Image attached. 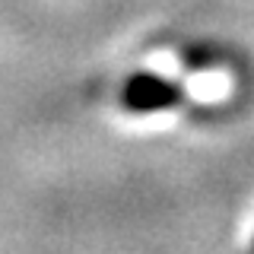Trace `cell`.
<instances>
[{
  "mask_svg": "<svg viewBox=\"0 0 254 254\" xmlns=\"http://www.w3.org/2000/svg\"><path fill=\"white\" fill-rule=\"evenodd\" d=\"M181 99H185V89L159 73H133L121 86V108L133 111V115L169 111L175 105H181Z\"/></svg>",
  "mask_w": 254,
  "mask_h": 254,
  "instance_id": "obj_1",
  "label": "cell"
}]
</instances>
